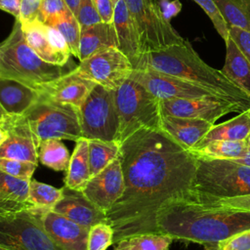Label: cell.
<instances>
[{
	"label": "cell",
	"mask_w": 250,
	"mask_h": 250,
	"mask_svg": "<svg viewBox=\"0 0 250 250\" xmlns=\"http://www.w3.org/2000/svg\"><path fill=\"white\" fill-rule=\"evenodd\" d=\"M124 175L122 196L105 213L113 244L158 232L156 214L167 202L189 199L197 158L161 128H143L119 144Z\"/></svg>",
	"instance_id": "obj_1"
},
{
	"label": "cell",
	"mask_w": 250,
	"mask_h": 250,
	"mask_svg": "<svg viewBox=\"0 0 250 250\" xmlns=\"http://www.w3.org/2000/svg\"><path fill=\"white\" fill-rule=\"evenodd\" d=\"M156 228L158 232L174 239L204 245L217 244L250 229V211L177 199L158 210Z\"/></svg>",
	"instance_id": "obj_2"
},
{
	"label": "cell",
	"mask_w": 250,
	"mask_h": 250,
	"mask_svg": "<svg viewBox=\"0 0 250 250\" xmlns=\"http://www.w3.org/2000/svg\"><path fill=\"white\" fill-rule=\"evenodd\" d=\"M134 69H151L197 84L222 99L250 108V96L231 82L222 70L208 65L188 41L161 50L145 52L133 64Z\"/></svg>",
	"instance_id": "obj_3"
},
{
	"label": "cell",
	"mask_w": 250,
	"mask_h": 250,
	"mask_svg": "<svg viewBox=\"0 0 250 250\" xmlns=\"http://www.w3.org/2000/svg\"><path fill=\"white\" fill-rule=\"evenodd\" d=\"M75 68L76 66L69 62L58 65L42 60L26 43L18 20L10 35L0 44V75L20 80L34 88Z\"/></svg>",
	"instance_id": "obj_4"
},
{
	"label": "cell",
	"mask_w": 250,
	"mask_h": 250,
	"mask_svg": "<svg viewBox=\"0 0 250 250\" xmlns=\"http://www.w3.org/2000/svg\"><path fill=\"white\" fill-rule=\"evenodd\" d=\"M250 194V166L221 159L197 158L189 200L209 204Z\"/></svg>",
	"instance_id": "obj_5"
},
{
	"label": "cell",
	"mask_w": 250,
	"mask_h": 250,
	"mask_svg": "<svg viewBox=\"0 0 250 250\" xmlns=\"http://www.w3.org/2000/svg\"><path fill=\"white\" fill-rule=\"evenodd\" d=\"M115 105L119 117L117 143L143 128H160V100L141 84L127 78L114 90Z\"/></svg>",
	"instance_id": "obj_6"
},
{
	"label": "cell",
	"mask_w": 250,
	"mask_h": 250,
	"mask_svg": "<svg viewBox=\"0 0 250 250\" xmlns=\"http://www.w3.org/2000/svg\"><path fill=\"white\" fill-rule=\"evenodd\" d=\"M37 139L76 142L82 138L79 109L71 104L40 99L22 115Z\"/></svg>",
	"instance_id": "obj_7"
},
{
	"label": "cell",
	"mask_w": 250,
	"mask_h": 250,
	"mask_svg": "<svg viewBox=\"0 0 250 250\" xmlns=\"http://www.w3.org/2000/svg\"><path fill=\"white\" fill-rule=\"evenodd\" d=\"M44 210L34 206L0 213V246L11 250H62L41 224Z\"/></svg>",
	"instance_id": "obj_8"
},
{
	"label": "cell",
	"mask_w": 250,
	"mask_h": 250,
	"mask_svg": "<svg viewBox=\"0 0 250 250\" xmlns=\"http://www.w3.org/2000/svg\"><path fill=\"white\" fill-rule=\"evenodd\" d=\"M82 138L117 142L119 117L114 90L96 84L79 108Z\"/></svg>",
	"instance_id": "obj_9"
},
{
	"label": "cell",
	"mask_w": 250,
	"mask_h": 250,
	"mask_svg": "<svg viewBox=\"0 0 250 250\" xmlns=\"http://www.w3.org/2000/svg\"><path fill=\"white\" fill-rule=\"evenodd\" d=\"M140 35L142 53L161 50L186 40L167 21L153 0H125Z\"/></svg>",
	"instance_id": "obj_10"
},
{
	"label": "cell",
	"mask_w": 250,
	"mask_h": 250,
	"mask_svg": "<svg viewBox=\"0 0 250 250\" xmlns=\"http://www.w3.org/2000/svg\"><path fill=\"white\" fill-rule=\"evenodd\" d=\"M128 57L118 48L110 47L80 62L76 70L83 77L107 89H117L133 71Z\"/></svg>",
	"instance_id": "obj_11"
},
{
	"label": "cell",
	"mask_w": 250,
	"mask_h": 250,
	"mask_svg": "<svg viewBox=\"0 0 250 250\" xmlns=\"http://www.w3.org/2000/svg\"><path fill=\"white\" fill-rule=\"evenodd\" d=\"M129 78L141 84L160 101L219 97L197 84L151 69H133Z\"/></svg>",
	"instance_id": "obj_12"
},
{
	"label": "cell",
	"mask_w": 250,
	"mask_h": 250,
	"mask_svg": "<svg viewBox=\"0 0 250 250\" xmlns=\"http://www.w3.org/2000/svg\"><path fill=\"white\" fill-rule=\"evenodd\" d=\"M161 115L194 118L215 124L230 112L244 111L239 105L219 97L194 99H170L160 101Z\"/></svg>",
	"instance_id": "obj_13"
},
{
	"label": "cell",
	"mask_w": 250,
	"mask_h": 250,
	"mask_svg": "<svg viewBox=\"0 0 250 250\" xmlns=\"http://www.w3.org/2000/svg\"><path fill=\"white\" fill-rule=\"evenodd\" d=\"M21 25L26 43L42 60L58 65L69 62L71 52L60 31L38 20Z\"/></svg>",
	"instance_id": "obj_14"
},
{
	"label": "cell",
	"mask_w": 250,
	"mask_h": 250,
	"mask_svg": "<svg viewBox=\"0 0 250 250\" xmlns=\"http://www.w3.org/2000/svg\"><path fill=\"white\" fill-rule=\"evenodd\" d=\"M124 189V175L118 156L99 174L91 177L82 191L92 203L106 213L122 196Z\"/></svg>",
	"instance_id": "obj_15"
},
{
	"label": "cell",
	"mask_w": 250,
	"mask_h": 250,
	"mask_svg": "<svg viewBox=\"0 0 250 250\" xmlns=\"http://www.w3.org/2000/svg\"><path fill=\"white\" fill-rule=\"evenodd\" d=\"M9 135L0 146V158L17 159L38 164L40 141L28 124L20 116L8 115L5 118Z\"/></svg>",
	"instance_id": "obj_16"
},
{
	"label": "cell",
	"mask_w": 250,
	"mask_h": 250,
	"mask_svg": "<svg viewBox=\"0 0 250 250\" xmlns=\"http://www.w3.org/2000/svg\"><path fill=\"white\" fill-rule=\"evenodd\" d=\"M96 83L79 74L76 68L36 89L42 98L61 104H71L78 109L95 87Z\"/></svg>",
	"instance_id": "obj_17"
},
{
	"label": "cell",
	"mask_w": 250,
	"mask_h": 250,
	"mask_svg": "<svg viewBox=\"0 0 250 250\" xmlns=\"http://www.w3.org/2000/svg\"><path fill=\"white\" fill-rule=\"evenodd\" d=\"M41 224L62 250H87L89 229L51 209L43 211Z\"/></svg>",
	"instance_id": "obj_18"
},
{
	"label": "cell",
	"mask_w": 250,
	"mask_h": 250,
	"mask_svg": "<svg viewBox=\"0 0 250 250\" xmlns=\"http://www.w3.org/2000/svg\"><path fill=\"white\" fill-rule=\"evenodd\" d=\"M52 210L89 229L99 223L107 222L105 213L92 203L82 190L65 186L62 187V198Z\"/></svg>",
	"instance_id": "obj_19"
},
{
	"label": "cell",
	"mask_w": 250,
	"mask_h": 250,
	"mask_svg": "<svg viewBox=\"0 0 250 250\" xmlns=\"http://www.w3.org/2000/svg\"><path fill=\"white\" fill-rule=\"evenodd\" d=\"M40 99L39 91L20 80L0 75V106L11 116L25 113Z\"/></svg>",
	"instance_id": "obj_20"
},
{
	"label": "cell",
	"mask_w": 250,
	"mask_h": 250,
	"mask_svg": "<svg viewBox=\"0 0 250 250\" xmlns=\"http://www.w3.org/2000/svg\"><path fill=\"white\" fill-rule=\"evenodd\" d=\"M206 120L161 115L160 128L186 149L196 146L213 127Z\"/></svg>",
	"instance_id": "obj_21"
},
{
	"label": "cell",
	"mask_w": 250,
	"mask_h": 250,
	"mask_svg": "<svg viewBox=\"0 0 250 250\" xmlns=\"http://www.w3.org/2000/svg\"><path fill=\"white\" fill-rule=\"evenodd\" d=\"M112 23L118 39V49L128 57L133 65L142 54V49L137 25L125 0L115 3Z\"/></svg>",
	"instance_id": "obj_22"
},
{
	"label": "cell",
	"mask_w": 250,
	"mask_h": 250,
	"mask_svg": "<svg viewBox=\"0 0 250 250\" xmlns=\"http://www.w3.org/2000/svg\"><path fill=\"white\" fill-rule=\"evenodd\" d=\"M118 48V39L113 23L98 22L81 29L79 39V61L106 48Z\"/></svg>",
	"instance_id": "obj_23"
},
{
	"label": "cell",
	"mask_w": 250,
	"mask_h": 250,
	"mask_svg": "<svg viewBox=\"0 0 250 250\" xmlns=\"http://www.w3.org/2000/svg\"><path fill=\"white\" fill-rule=\"evenodd\" d=\"M30 180L11 176L0 170V213L34 207L28 201Z\"/></svg>",
	"instance_id": "obj_24"
},
{
	"label": "cell",
	"mask_w": 250,
	"mask_h": 250,
	"mask_svg": "<svg viewBox=\"0 0 250 250\" xmlns=\"http://www.w3.org/2000/svg\"><path fill=\"white\" fill-rule=\"evenodd\" d=\"M248 139H250V108L239 112L238 115L223 123L213 125L210 131L193 147L218 140L244 141Z\"/></svg>",
	"instance_id": "obj_25"
},
{
	"label": "cell",
	"mask_w": 250,
	"mask_h": 250,
	"mask_svg": "<svg viewBox=\"0 0 250 250\" xmlns=\"http://www.w3.org/2000/svg\"><path fill=\"white\" fill-rule=\"evenodd\" d=\"M222 72L250 96V62L230 37L226 41V60Z\"/></svg>",
	"instance_id": "obj_26"
},
{
	"label": "cell",
	"mask_w": 250,
	"mask_h": 250,
	"mask_svg": "<svg viewBox=\"0 0 250 250\" xmlns=\"http://www.w3.org/2000/svg\"><path fill=\"white\" fill-rule=\"evenodd\" d=\"M75 143L66 170L64 186L72 189L82 190L91 178L88 140L80 138Z\"/></svg>",
	"instance_id": "obj_27"
},
{
	"label": "cell",
	"mask_w": 250,
	"mask_h": 250,
	"mask_svg": "<svg viewBox=\"0 0 250 250\" xmlns=\"http://www.w3.org/2000/svg\"><path fill=\"white\" fill-rule=\"evenodd\" d=\"M249 145L250 139L244 141L218 140L188 150L196 158L235 160L246 153Z\"/></svg>",
	"instance_id": "obj_28"
},
{
	"label": "cell",
	"mask_w": 250,
	"mask_h": 250,
	"mask_svg": "<svg viewBox=\"0 0 250 250\" xmlns=\"http://www.w3.org/2000/svg\"><path fill=\"white\" fill-rule=\"evenodd\" d=\"M90 175L96 176L119 156L120 146L117 142L88 140Z\"/></svg>",
	"instance_id": "obj_29"
},
{
	"label": "cell",
	"mask_w": 250,
	"mask_h": 250,
	"mask_svg": "<svg viewBox=\"0 0 250 250\" xmlns=\"http://www.w3.org/2000/svg\"><path fill=\"white\" fill-rule=\"evenodd\" d=\"M70 156L68 149L61 140L49 139L40 143L38 160L54 171H66Z\"/></svg>",
	"instance_id": "obj_30"
},
{
	"label": "cell",
	"mask_w": 250,
	"mask_h": 250,
	"mask_svg": "<svg viewBox=\"0 0 250 250\" xmlns=\"http://www.w3.org/2000/svg\"><path fill=\"white\" fill-rule=\"evenodd\" d=\"M174 238L160 232H148L131 236L116 244V250H168Z\"/></svg>",
	"instance_id": "obj_31"
},
{
	"label": "cell",
	"mask_w": 250,
	"mask_h": 250,
	"mask_svg": "<svg viewBox=\"0 0 250 250\" xmlns=\"http://www.w3.org/2000/svg\"><path fill=\"white\" fill-rule=\"evenodd\" d=\"M229 25L250 32V0H214Z\"/></svg>",
	"instance_id": "obj_32"
},
{
	"label": "cell",
	"mask_w": 250,
	"mask_h": 250,
	"mask_svg": "<svg viewBox=\"0 0 250 250\" xmlns=\"http://www.w3.org/2000/svg\"><path fill=\"white\" fill-rule=\"evenodd\" d=\"M50 26L56 28L62 33L65 39L71 55L78 58L79 57V39L81 28L76 17L68 9L58 19H56Z\"/></svg>",
	"instance_id": "obj_33"
},
{
	"label": "cell",
	"mask_w": 250,
	"mask_h": 250,
	"mask_svg": "<svg viewBox=\"0 0 250 250\" xmlns=\"http://www.w3.org/2000/svg\"><path fill=\"white\" fill-rule=\"evenodd\" d=\"M62 195V188H58L37 180H30L27 199L33 206L52 210Z\"/></svg>",
	"instance_id": "obj_34"
},
{
	"label": "cell",
	"mask_w": 250,
	"mask_h": 250,
	"mask_svg": "<svg viewBox=\"0 0 250 250\" xmlns=\"http://www.w3.org/2000/svg\"><path fill=\"white\" fill-rule=\"evenodd\" d=\"M114 230L109 223H99L89 229L87 250H106L113 244Z\"/></svg>",
	"instance_id": "obj_35"
},
{
	"label": "cell",
	"mask_w": 250,
	"mask_h": 250,
	"mask_svg": "<svg viewBox=\"0 0 250 250\" xmlns=\"http://www.w3.org/2000/svg\"><path fill=\"white\" fill-rule=\"evenodd\" d=\"M193 1L203 9V11L206 13L208 18L210 19L211 22L213 23L219 35L226 42L229 38V24L224 19L215 1L214 0H193Z\"/></svg>",
	"instance_id": "obj_36"
},
{
	"label": "cell",
	"mask_w": 250,
	"mask_h": 250,
	"mask_svg": "<svg viewBox=\"0 0 250 250\" xmlns=\"http://www.w3.org/2000/svg\"><path fill=\"white\" fill-rule=\"evenodd\" d=\"M36 168V163L17 159L0 158V170L16 178L31 180Z\"/></svg>",
	"instance_id": "obj_37"
},
{
	"label": "cell",
	"mask_w": 250,
	"mask_h": 250,
	"mask_svg": "<svg viewBox=\"0 0 250 250\" xmlns=\"http://www.w3.org/2000/svg\"><path fill=\"white\" fill-rule=\"evenodd\" d=\"M68 9L69 8L64 0H41L37 20L47 25H50Z\"/></svg>",
	"instance_id": "obj_38"
},
{
	"label": "cell",
	"mask_w": 250,
	"mask_h": 250,
	"mask_svg": "<svg viewBox=\"0 0 250 250\" xmlns=\"http://www.w3.org/2000/svg\"><path fill=\"white\" fill-rule=\"evenodd\" d=\"M76 19L81 29L102 21L95 8L94 0H80Z\"/></svg>",
	"instance_id": "obj_39"
},
{
	"label": "cell",
	"mask_w": 250,
	"mask_h": 250,
	"mask_svg": "<svg viewBox=\"0 0 250 250\" xmlns=\"http://www.w3.org/2000/svg\"><path fill=\"white\" fill-rule=\"evenodd\" d=\"M217 250H250V229L239 231L219 241Z\"/></svg>",
	"instance_id": "obj_40"
},
{
	"label": "cell",
	"mask_w": 250,
	"mask_h": 250,
	"mask_svg": "<svg viewBox=\"0 0 250 250\" xmlns=\"http://www.w3.org/2000/svg\"><path fill=\"white\" fill-rule=\"evenodd\" d=\"M229 37L250 62V32L239 27L229 25Z\"/></svg>",
	"instance_id": "obj_41"
},
{
	"label": "cell",
	"mask_w": 250,
	"mask_h": 250,
	"mask_svg": "<svg viewBox=\"0 0 250 250\" xmlns=\"http://www.w3.org/2000/svg\"><path fill=\"white\" fill-rule=\"evenodd\" d=\"M41 0H21V13L18 21L28 22L37 20Z\"/></svg>",
	"instance_id": "obj_42"
},
{
	"label": "cell",
	"mask_w": 250,
	"mask_h": 250,
	"mask_svg": "<svg viewBox=\"0 0 250 250\" xmlns=\"http://www.w3.org/2000/svg\"><path fill=\"white\" fill-rule=\"evenodd\" d=\"M163 18L170 22L182 10V3L179 0H155Z\"/></svg>",
	"instance_id": "obj_43"
},
{
	"label": "cell",
	"mask_w": 250,
	"mask_h": 250,
	"mask_svg": "<svg viewBox=\"0 0 250 250\" xmlns=\"http://www.w3.org/2000/svg\"><path fill=\"white\" fill-rule=\"evenodd\" d=\"M94 5L102 21L113 22L115 3L112 0H94Z\"/></svg>",
	"instance_id": "obj_44"
},
{
	"label": "cell",
	"mask_w": 250,
	"mask_h": 250,
	"mask_svg": "<svg viewBox=\"0 0 250 250\" xmlns=\"http://www.w3.org/2000/svg\"><path fill=\"white\" fill-rule=\"evenodd\" d=\"M209 204L250 211V194L243 195V196H237V197H231V198L219 199V200L209 203Z\"/></svg>",
	"instance_id": "obj_45"
},
{
	"label": "cell",
	"mask_w": 250,
	"mask_h": 250,
	"mask_svg": "<svg viewBox=\"0 0 250 250\" xmlns=\"http://www.w3.org/2000/svg\"><path fill=\"white\" fill-rule=\"evenodd\" d=\"M0 10L13 15L19 20L21 13V0H0Z\"/></svg>",
	"instance_id": "obj_46"
},
{
	"label": "cell",
	"mask_w": 250,
	"mask_h": 250,
	"mask_svg": "<svg viewBox=\"0 0 250 250\" xmlns=\"http://www.w3.org/2000/svg\"><path fill=\"white\" fill-rule=\"evenodd\" d=\"M8 135H9V132L5 124V118H4L3 120H0V146L6 141V139L8 138Z\"/></svg>",
	"instance_id": "obj_47"
},
{
	"label": "cell",
	"mask_w": 250,
	"mask_h": 250,
	"mask_svg": "<svg viewBox=\"0 0 250 250\" xmlns=\"http://www.w3.org/2000/svg\"><path fill=\"white\" fill-rule=\"evenodd\" d=\"M64 2L66 3V5L69 8V10L76 17L77 16V12H78V7H79L80 0H64Z\"/></svg>",
	"instance_id": "obj_48"
},
{
	"label": "cell",
	"mask_w": 250,
	"mask_h": 250,
	"mask_svg": "<svg viewBox=\"0 0 250 250\" xmlns=\"http://www.w3.org/2000/svg\"><path fill=\"white\" fill-rule=\"evenodd\" d=\"M231 161H235V162H238V163L250 166V145L248 146V149H247L246 153L242 157H240L238 159H235V160H231Z\"/></svg>",
	"instance_id": "obj_49"
},
{
	"label": "cell",
	"mask_w": 250,
	"mask_h": 250,
	"mask_svg": "<svg viewBox=\"0 0 250 250\" xmlns=\"http://www.w3.org/2000/svg\"><path fill=\"white\" fill-rule=\"evenodd\" d=\"M8 116V114L3 110V108L0 106V120H3L4 118H6Z\"/></svg>",
	"instance_id": "obj_50"
},
{
	"label": "cell",
	"mask_w": 250,
	"mask_h": 250,
	"mask_svg": "<svg viewBox=\"0 0 250 250\" xmlns=\"http://www.w3.org/2000/svg\"><path fill=\"white\" fill-rule=\"evenodd\" d=\"M204 250H217L216 249V244H211V245H205Z\"/></svg>",
	"instance_id": "obj_51"
},
{
	"label": "cell",
	"mask_w": 250,
	"mask_h": 250,
	"mask_svg": "<svg viewBox=\"0 0 250 250\" xmlns=\"http://www.w3.org/2000/svg\"><path fill=\"white\" fill-rule=\"evenodd\" d=\"M0 250H11V249H8V248H5V247L0 246Z\"/></svg>",
	"instance_id": "obj_52"
},
{
	"label": "cell",
	"mask_w": 250,
	"mask_h": 250,
	"mask_svg": "<svg viewBox=\"0 0 250 250\" xmlns=\"http://www.w3.org/2000/svg\"><path fill=\"white\" fill-rule=\"evenodd\" d=\"M112 1H113V2H114V3H116V2H117V1H118V0H112Z\"/></svg>",
	"instance_id": "obj_53"
},
{
	"label": "cell",
	"mask_w": 250,
	"mask_h": 250,
	"mask_svg": "<svg viewBox=\"0 0 250 250\" xmlns=\"http://www.w3.org/2000/svg\"><path fill=\"white\" fill-rule=\"evenodd\" d=\"M114 250H116V249H114Z\"/></svg>",
	"instance_id": "obj_54"
}]
</instances>
